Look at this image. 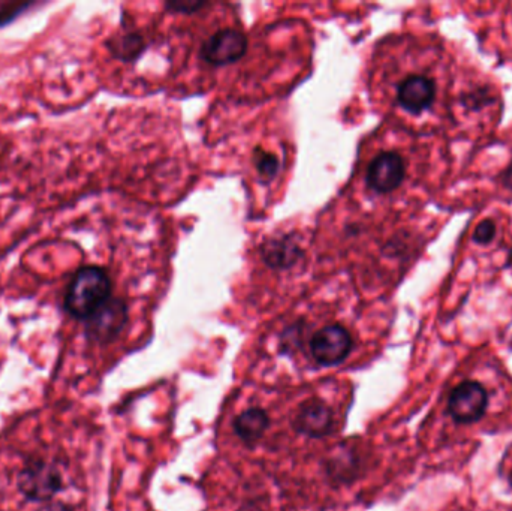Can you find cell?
<instances>
[{"instance_id":"6da1fadb","label":"cell","mask_w":512,"mask_h":511,"mask_svg":"<svg viewBox=\"0 0 512 511\" xmlns=\"http://www.w3.org/2000/svg\"><path fill=\"white\" fill-rule=\"evenodd\" d=\"M83 494L65 402L24 411L0 431V511H84Z\"/></svg>"},{"instance_id":"7a4b0ae2","label":"cell","mask_w":512,"mask_h":511,"mask_svg":"<svg viewBox=\"0 0 512 511\" xmlns=\"http://www.w3.org/2000/svg\"><path fill=\"white\" fill-rule=\"evenodd\" d=\"M114 282L107 269L101 266L81 267L65 293L66 314L84 324L107 308L114 300Z\"/></svg>"},{"instance_id":"3957f363","label":"cell","mask_w":512,"mask_h":511,"mask_svg":"<svg viewBox=\"0 0 512 511\" xmlns=\"http://www.w3.org/2000/svg\"><path fill=\"white\" fill-rule=\"evenodd\" d=\"M249 50L251 38L240 24H218L201 36L197 45V59L210 71H221L242 62Z\"/></svg>"},{"instance_id":"277c9868","label":"cell","mask_w":512,"mask_h":511,"mask_svg":"<svg viewBox=\"0 0 512 511\" xmlns=\"http://www.w3.org/2000/svg\"><path fill=\"white\" fill-rule=\"evenodd\" d=\"M408 168L402 153L397 150H379L364 162V189L378 197H387L402 188Z\"/></svg>"},{"instance_id":"5b68a950","label":"cell","mask_w":512,"mask_h":511,"mask_svg":"<svg viewBox=\"0 0 512 511\" xmlns=\"http://www.w3.org/2000/svg\"><path fill=\"white\" fill-rule=\"evenodd\" d=\"M436 81L429 75L408 74L394 87V102L411 116H421L436 101Z\"/></svg>"},{"instance_id":"8992f818","label":"cell","mask_w":512,"mask_h":511,"mask_svg":"<svg viewBox=\"0 0 512 511\" xmlns=\"http://www.w3.org/2000/svg\"><path fill=\"white\" fill-rule=\"evenodd\" d=\"M354 347L351 332L342 324H327L310 339V353L322 366L342 363Z\"/></svg>"},{"instance_id":"52a82bcc","label":"cell","mask_w":512,"mask_h":511,"mask_svg":"<svg viewBox=\"0 0 512 511\" xmlns=\"http://www.w3.org/2000/svg\"><path fill=\"white\" fill-rule=\"evenodd\" d=\"M128 323L129 305L120 297L84 324V338L90 344H111L122 335Z\"/></svg>"},{"instance_id":"ba28073f","label":"cell","mask_w":512,"mask_h":511,"mask_svg":"<svg viewBox=\"0 0 512 511\" xmlns=\"http://www.w3.org/2000/svg\"><path fill=\"white\" fill-rule=\"evenodd\" d=\"M489 395L483 384L465 381L454 387L448 398V413L457 423L469 425L486 414Z\"/></svg>"},{"instance_id":"9c48e42d","label":"cell","mask_w":512,"mask_h":511,"mask_svg":"<svg viewBox=\"0 0 512 511\" xmlns=\"http://www.w3.org/2000/svg\"><path fill=\"white\" fill-rule=\"evenodd\" d=\"M333 411L325 402L312 399L304 402L295 416L294 426L307 437L319 438L327 435L333 428Z\"/></svg>"},{"instance_id":"30bf717a","label":"cell","mask_w":512,"mask_h":511,"mask_svg":"<svg viewBox=\"0 0 512 511\" xmlns=\"http://www.w3.org/2000/svg\"><path fill=\"white\" fill-rule=\"evenodd\" d=\"M268 420L267 413L261 408H251L246 410L245 413L240 414L234 422V429L236 434L242 438L246 443H255L267 431Z\"/></svg>"},{"instance_id":"8fae6325","label":"cell","mask_w":512,"mask_h":511,"mask_svg":"<svg viewBox=\"0 0 512 511\" xmlns=\"http://www.w3.org/2000/svg\"><path fill=\"white\" fill-rule=\"evenodd\" d=\"M496 101V95L492 89L486 86L475 87L460 96V104L468 111H481Z\"/></svg>"},{"instance_id":"7c38bea8","label":"cell","mask_w":512,"mask_h":511,"mask_svg":"<svg viewBox=\"0 0 512 511\" xmlns=\"http://www.w3.org/2000/svg\"><path fill=\"white\" fill-rule=\"evenodd\" d=\"M498 236V225L493 219H483L472 233V242L478 246H489Z\"/></svg>"},{"instance_id":"4fadbf2b","label":"cell","mask_w":512,"mask_h":511,"mask_svg":"<svg viewBox=\"0 0 512 511\" xmlns=\"http://www.w3.org/2000/svg\"><path fill=\"white\" fill-rule=\"evenodd\" d=\"M496 182H498L502 188L512 192V159L510 164L496 176Z\"/></svg>"},{"instance_id":"5bb4252c","label":"cell","mask_w":512,"mask_h":511,"mask_svg":"<svg viewBox=\"0 0 512 511\" xmlns=\"http://www.w3.org/2000/svg\"><path fill=\"white\" fill-rule=\"evenodd\" d=\"M512 266V249L508 251V258L507 263H505V267H511Z\"/></svg>"},{"instance_id":"9a60e30c","label":"cell","mask_w":512,"mask_h":511,"mask_svg":"<svg viewBox=\"0 0 512 511\" xmlns=\"http://www.w3.org/2000/svg\"><path fill=\"white\" fill-rule=\"evenodd\" d=\"M508 480H510V485H511V488H512V471H511V474H510V479H508Z\"/></svg>"},{"instance_id":"2e32d148","label":"cell","mask_w":512,"mask_h":511,"mask_svg":"<svg viewBox=\"0 0 512 511\" xmlns=\"http://www.w3.org/2000/svg\"><path fill=\"white\" fill-rule=\"evenodd\" d=\"M511 345H512V342H511Z\"/></svg>"}]
</instances>
